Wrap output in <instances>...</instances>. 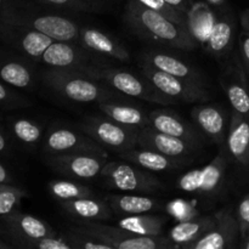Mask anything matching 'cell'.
I'll return each mask as SVG.
<instances>
[{
  "instance_id": "cell-1",
  "label": "cell",
  "mask_w": 249,
  "mask_h": 249,
  "mask_svg": "<svg viewBox=\"0 0 249 249\" xmlns=\"http://www.w3.org/2000/svg\"><path fill=\"white\" fill-rule=\"evenodd\" d=\"M124 22L136 36L152 43L181 50H194L199 45L189 27L172 21L139 0H128L124 9Z\"/></svg>"
},
{
  "instance_id": "cell-2",
  "label": "cell",
  "mask_w": 249,
  "mask_h": 249,
  "mask_svg": "<svg viewBox=\"0 0 249 249\" xmlns=\"http://www.w3.org/2000/svg\"><path fill=\"white\" fill-rule=\"evenodd\" d=\"M41 80L45 87L63 99L80 104H100L117 101L119 99V95L114 94L108 88L100 84V82L87 77L78 71L50 68L41 74Z\"/></svg>"
},
{
  "instance_id": "cell-3",
  "label": "cell",
  "mask_w": 249,
  "mask_h": 249,
  "mask_svg": "<svg viewBox=\"0 0 249 249\" xmlns=\"http://www.w3.org/2000/svg\"><path fill=\"white\" fill-rule=\"evenodd\" d=\"M82 73L97 82L107 83L125 96L158 105H172L178 102L177 100L156 89L145 77L140 78L128 71L105 66H92L83 71Z\"/></svg>"
},
{
  "instance_id": "cell-4",
  "label": "cell",
  "mask_w": 249,
  "mask_h": 249,
  "mask_svg": "<svg viewBox=\"0 0 249 249\" xmlns=\"http://www.w3.org/2000/svg\"><path fill=\"white\" fill-rule=\"evenodd\" d=\"M0 16L31 27L50 36L53 40L71 41V43L79 40V26L67 17L50 14H38L28 7L17 6L10 1L4 9L0 10Z\"/></svg>"
},
{
  "instance_id": "cell-5",
  "label": "cell",
  "mask_w": 249,
  "mask_h": 249,
  "mask_svg": "<svg viewBox=\"0 0 249 249\" xmlns=\"http://www.w3.org/2000/svg\"><path fill=\"white\" fill-rule=\"evenodd\" d=\"M228 158L219 153L209 164L190 170L178 180V187L187 194L198 195L206 198L221 196L226 185Z\"/></svg>"
},
{
  "instance_id": "cell-6",
  "label": "cell",
  "mask_w": 249,
  "mask_h": 249,
  "mask_svg": "<svg viewBox=\"0 0 249 249\" xmlns=\"http://www.w3.org/2000/svg\"><path fill=\"white\" fill-rule=\"evenodd\" d=\"M106 182L118 191L134 194H152L162 190L163 184L148 170L133 163L107 162L101 172Z\"/></svg>"
},
{
  "instance_id": "cell-7",
  "label": "cell",
  "mask_w": 249,
  "mask_h": 249,
  "mask_svg": "<svg viewBox=\"0 0 249 249\" xmlns=\"http://www.w3.org/2000/svg\"><path fill=\"white\" fill-rule=\"evenodd\" d=\"M56 231L41 219L15 211L0 216V237L12 248L26 249L31 241L56 235Z\"/></svg>"
},
{
  "instance_id": "cell-8",
  "label": "cell",
  "mask_w": 249,
  "mask_h": 249,
  "mask_svg": "<svg viewBox=\"0 0 249 249\" xmlns=\"http://www.w3.org/2000/svg\"><path fill=\"white\" fill-rule=\"evenodd\" d=\"M53 39L28 26L0 16V43L32 61H40Z\"/></svg>"
},
{
  "instance_id": "cell-9",
  "label": "cell",
  "mask_w": 249,
  "mask_h": 249,
  "mask_svg": "<svg viewBox=\"0 0 249 249\" xmlns=\"http://www.w3.org/2000/svg\"><path fill=\"white\" fill-rule=\"evenodd\" d=\"M82 129L87 135L94 139L100 145L117 153L135 148L140 129L123 125L111 118H88L82 124Z\"/></svg>"
},
{
  "instance_id": "cell-10",
  "label": "cell",
  "mask_w": 249,
  "mask_h": 249,
  "mask_svg": "<svg viewBox=\"0 0 249 249\" xmlns=\"http://www.w3.org/2000/svg\"><path fill=\"white\" fill-rule=\"evenodd\" d=\"M141 73L156 89L177 101L194 104L206 102L211 99V94L207 91L203 84L168 74L147 63L141 65Z\"/></svg>"
},
{
  "instance_id": "cell-11",
  "label": "cell",
  "mask_w": 249,
  "mask_h": 249,
  "mask_svg": "<svg viewBox=\"0 0 249 249\" xmlns=\"http://www.w3.org/2000/svg\"><path fill=\"white\" fill-rule=\"evenodd\" d=\"M91 53L82 45H73L71 41L55 40L41 55L40 61L50 68L72 70L83 72L92 66H104Z\"/></svg>"
},
{
  "instance_id": "cell-12",
  "label": "cell",
  "mask_w": 249,
  "mask_h": 249,
  "mask_svg": "<svg viewBox=\"0 0 249 249\" xmlns=\"http://www.w3.org/2000/svg\"><path fill=\"white\" fill-rule=\"evenodd\" d=\"M45 162L53 172L72 179L89 180L101 175L107 158L90 153L46 155Z\"/></svg>"
},
{
  "instance_id": "cell-13",
  "label": "cell",
  "mask_w": 249,
  "mask_h": 249,
  "mask_svg": "<svg viewBox=\"0 0 249 249\" xmlns=\"http://www.w3.org/2000/svg\"><path fill=\"white\" fill-rule=\"evenodd\" d=\"M45 155L62 153H90L107 158L104 146L87 134L77 133L67 128H56L50 130L43 143Z\"/></svg>"
},
{
  "instance_id": "cell-14",
  "label": "cell",
  "mask_w": 249,
  "mask_h": 249,
  "mask_svg": "<svg viewBox=\"0 0 249 249\" xmlns=\"http://www.w3.org/2000/svg\"><path fill=\"white\" fill-rule=\"evenodd\" d=\"M214 215L216 223L213 229L196 242L191 243L187 249H230L236 247L241 236L237 216L229 207Z\"/></svg>"
},
{
  "instance_id": "cell-15",
  "label": "cell",
  "mask_w": 249,
  "mask_h": 249,
  "mask_svg": "<svg viewBox=\"0 0 249 249\" xmlns=\"http://www.w3.org/2000/svg\"><path fill=\"white\" fill-rule=\"evenodd\" d=\"M138 146L157 151L170 157L185 158L191 160L192 156L198 151V146L182 139L168 135L156 130L152 126L140 129L138 138Z\"/></svg>"
},
{
  "instance_id": "cell-16",
  "label": "cell",
  "mask_w": 249,
  "mask_h": 249,
  "mask_svg": "<svg viewBox=\"0 0 249 249\" xmlns=\"http://www.w3.org/2000/svg\"><path fill=\"white\" fill-rule=\"evenodd\" d=\"M28 57L0 45V80L17 89L34 87V72Z\"/></svg>"
},
{
  "instance_id": "cell-17",
  "label": "cell",
  "mask_w": 249,
  "mask_h": 249,
  "mask_svg": "<svg viewBox=\"0 0 249 249\" xmlns=\"http://www.w3.org/2000/svg\"><path fill=\"white\" fill-rule=\"evenodd\" d=\"M194 124L204 136L218 145L226 143L229 124L228 113L216 105H198L191 111Z\"/></svg>"
},
{
  "instance_id": "cell-18",
  "label": "cell",
  "mask_w": 249,
  "mask_h": 249,
  "mask_svg": "<svg viewBox=\"0 0 249 249\" xmlns=\"http://www.w3.org/2000/svg\"><path fill=\"white\" fill-rule=\"evenodd\" d=\"M150 126L168 135L182 139L201 147L203 134L195 124L187 123L179 114L168 109H155L148 113Z\"/></svg>"
},
{
  "instance_id": "cell-19",
  "label": "cell",
  "mask_w": 249,
  "mask_h": 249,
  "mask_svg": "<svg viewBox=\"0 0 249 249\" xmlns=\"http://www.w3.org/2000/svg\"><path fill=\"white\" fill-rule=\"evenodd\" d=\"M119 157L125 162L133 163L148 172H169L179 169L189 164L191 160L185 158L170 157L150 148H131L125 152L118 153Z\"/></svg>"
},
{
  "instance_id": "cell-20",
  "label": "cell",
  "mask_w": 249,
  "mask_h": 249,
  "mask_svg": "<svg viewBox=\"0 0 249 249\" xmlns=\"http://www.w3.org/2000/svg\"><path fill=\"white\" fill-rule=\"evenodd\" d=\"M228 153L241 167H249V118L233 112L226 136Z\"/></svg>"
},
{
  "instance_id": "cell-21",
  "label": "cell",
  "mask_w": 249,
  "mask_h": 249,
  "mask_svg": "<svg viewBox=\"0 0 249 249\" xmlns=\"http://www.w3.org/2000/svg\"><path fill=\"white\" fill-rule=\"evenodd\" d=\"M79 43L85 49L97 55L112 57L122 62H128L130 60V53L125 46L99 29L88 27L80 28Z\"/></svg>"
},
{
  "instance_id": "cell-22",
  "label": "cell",
  "mask_w": 249,
  "mask_h": 249,
  "mask_svg": "<svg viewBox=\"0 0 249 249\" xmlns=\"http://www.w3.org/2000/svg\"><path fill=\"white\" fill-rule=\"evenodd\" d=\"M238 63H232L221 78V85L226 92L229 101L232 106L233 111L243 114L249 118V89L247 79L245 75V70L237 66Z\"/></svg>"
},
{
  "instance_id": "cell-23",
  "label": "cell",
  "mask_w": 249,
  "mask_h": 249,
  "mask_svg": "<svg viewBox=\"0 0 249 249\" xmlns=\"http://www.w3.org/2000/svg\"><path fill=\"white\" fill-rule=\"evenodd\" d=\"M141 58L143 60V63L151 65L152 67L168 73V74L203 84V77L196 68L191 67L186 62L179 60L175 56L169 55V53L157 50H148L142 53Z\"/></svg>"
},
{
  "instance_id": "cell-24",
  "label": "cell",
  "mask_w": 249,
  "mask_h": 249,
  "mask_svg": "<svg viewBox=\"0 0 249 249\" xmlns=\"http://www.w3.org/2000/svg\"><path fill=\"white\" fill-rule=\"evenodd\" d=\"M216 219L213 216H195L180 221L170 230L169 238L177 248L187 249L191 243L206 235L215 225Z\"/></svg>"
},
{
  "instance_id": "cell-25",
  "label": "cell",
  "mask_w": 249,
  "mask_h": 249,
  "mask_svg": "<svg viewBox=\"0 0 249 249\" xmlns=\"http://www.w3.org/2000/svg\"><path fill=\"white\" fill-rule=\"evenodd\" d=\"M60 206L78 220H106L111 218L113 212L107 201H102L96 196L62 201L60 202Z\"/></svg>"
},
{
  "instance_id": "cell-26",
  "label": "cell",
  "mask_w": 249,
  "mask_h": 249,
  "mask_svg": "<svg viewBox=\"0 0 249 249\" xmlns=\"http://www.w3.org/2000/svg\"><path fill=\"white\" fill-rule=\"evenodd\" d=\"M235 36V23L230 15L215 14L213 28L208 40L204 44L206 50L216 57H223L230 51Z\"/></svg>"
},
{
  "instance_id": "cell-27",
  "label": "cell",
  "mask_w": 249,
  "mask_h": 249,
  "mask_svg": "<svg viewBox=\"0 0 249 249\" xmlns=\"http://www.w3.org/2000/svg\"><path fill=\"white\" fill-rule=\"evenodd\" d=\"M113 213L119 215H136L156 211L160 207V201L139 195H109L106 197Z\"/></svg>"
},
{
  "instance_id": "cell-28",
  "label": "cell",
  "mask_w": 249,
  "mask_h": 249,
  "mask_svg": "<svg viewBox=\"0 0 249 249\" xmlns=\"http://www.w3.org/2000/svg\"><path fill=\"white\" fill-rule=\"evenodd\" d=\"M99 108L105 116L117 123L123 124V125L134 126L138 129L150 126L148 114H146L145 112L135 106L119 104L117 101H106L100 102Z\"/></svg>"
},
{
  "instance_id": "cell-29",
  "label": "cell",
  "mask_w": 249,
  "mask_h": 249,
  "mask_svg": "<svg viewBox=\"0 0 249 249\" xmlns=\"http://www.w3.org/2000/svg\"><path fill=\"white\" fill-rule=\"evenodd\" d=\"M214 19L215 14L208 5L203 2L192 5L191 10L187 14V27L197 43L202 45L207 43L213 28Z\"/></svg>"
},
{
  "instance_id": "cell-30",
  "label": "cell",
  "mask_w": 249,
  "mask_h": 249,
  "mask_svg": "<svg viewBox=\"0 0 249 249\" xmlns=\"http://www.w3.org/2000/svg\"><path fill=\"white\" fill-rule=\"evenodd\" d=\"M164 224L165 219L162 216L145 215V214L126 215L125 218L118 221V226L123 230L143 236L162 235Z\"/></svg>"
},
{
  "instance_id": "cell-31",
  "label": "cell",
  "mask_w": 249,
  "mask_h": 249,
  "mask_svg": "<svg viewBox=\"0 0 249 249\" xmlns=\"http://www.w3.org/2000/svg\"><path fill=\"white\" fill-rule=\"evenodd\" d=\"M7 128L10 135L26 147H36L43 136L40 124L28 118H9Z\"/></svg>"
},
{
  "instance_id": "cell-32",
  "label": "cell",
  "mask_w": 249,
  "mask_h": 249,
  "mask_svg": "<svg viewBox=\"0 0 249 249\" xmlns=\"http://www.w3.org/2000/svg\"><path fill=\"white\" fill-rule=\"evenodd\" d=\"M49 192L58 202L95 196L91 189L73 180H53L49 184Z\"/></svg>"
},
{
  "instance_id": "cell-33",
  "label": "cell",
  "mask_w": 249,
  "mask_h": 249,
  "mask_svg": "<svg viewBox=\"0 0 249 249\" xmlns=\"http://www.w3.org/2000/svg\"><path fill=\"white\" fill-rule=\"evenodd\" d=\"M63 237L73 249H113L83 226L70 229L63 233Z\"/></svg>"
},
{
  "instance_id": "cell-34",
  "label": "cell",
  "mask_w": 249,
  "mask_h": 249,
  "mask_svg": "<svg viewBox=\"0 0 249 249\" xmlns=\"http://www.w3.org/2000/svg\"><path fill=\"white\" fill-rule=\"evenodd\" d=\"M27 197L26 190L11 184H0V216L17 211L22 199Z\"/></svg>"
},
{
  "instance_id": "cell-35",
  "label": "cell",
  "mask_w": 249,
  "mask_h": 249,
  "mask_svg": "<svg viewBox=\"0 0 249 249\" xmlns=\"http://www.w3.org/2000/svg\"><path fill=\"white\" fill-rule=\"evenodd\" d=\"M39 1L51 6L82 12H101L107 6L102 0H39Z\"/></svg>"
},
{
  "instance_id": "cell-36",
  "label": "cell",
  "mask_w": 249,
  "mask_h": 249,
  "mask_svg": "<svg viewBox=\"0 0 249 249\" xmlns=\"http://www.w3.org/2000/svg\"><path fill=\"white\" fill-rule=\"evenodd\" d=\"M139 1L142 2L143 5H146L150 9L160 12V14L168 17L172 21L177 22V23L181 24V26L187 27V15L185 12L180 11V10L175 9L174 6L168 4L165 0H139Z\"/></svg>"
},
{
  "instance_id": "cell-37",
  "label": "cell",
  "mask_w": 249,
  "mask_h": 249,
  "mask_svg": "<svg viewBox=\"0 0 249 249\" xmlns=\"http://www.w3.org/2000/svg\"><path fill=\"white\" fill-rule=\"evenodd\" d=\"M29 101L15 91L12 87L0 80V108L15 109L29 106Z\"/></svg>"
},
{
  "instance_id": "cell-38",
  "label": "cell",
  "mask_w": 249,
  "mask_h": 249,
  "mask_svg": "<svg viewBox=\"0 0 249 249\" xmlns=\"http://www.w3.org/2000/svg\"><path fill=\"white\" fill-rule=\"evenodd\" d=\"M167 209L174 218L179 219L180 221L187 220V219L195 218V216H198L196 208H195L192 204L187 203V202L185 201H181V199L170 202L167 206Z\"/></svg>"
},
{
  "instance_id": "cell-39",
  "label": "cell",
  "mask_w": 249,
  "mask_h": 249,
  "mask_svg": "<svg viewBox=\"0 0 249 249\" xmlns=\"http://www.w3.org/2000/svg\"><path fill=\"white\" fill-rule=\"evenodd\" d=\"M236 216H237L238 225H240L241 237H247L249 235V194L241 199Z\"/></svg>"
},
{
  "instance_id": "cell-40",
  "label": "cell",
  "mask_w": 249,
  "mask_h": 249,
  "mask_svg": "<svg viewBox=\"0 0 249 249\" xmlns=\"http://www.w3.org/2000/svg\"><path fill=\"white\" fill-rule=\"evenodd\" d=\"M238 45H240L241 60H242V67L245 72L249 75V32L243 29L238 38Z\"/></svg>"
},
{
  "instance_id": "cell-41",
  "label": "cell",
  "mask_w": 249,
  "mask_h": 249,
  "mask_svg": "<svg viewBox=\"0 0 249 249\" xmlns=\"http://www.w3.org/2000/svg\"><path fill=\"white\" fill-rule=\"evenodd\" d=\"M11 155V142L9 140V134L5 130L4 125L0 122V156H6Z\"/></svg>"
},
{
  "instance_id": "cell-42",
  "label": "cell",
  "mask_w": 249,
  "mask_h": 249,
  "mask_svg": "<svg viewBox=\"0 0 249 249\" xmlns=\"http://www.w3.org/2000/svg\"><path fill=\"white\" fill-rule=\"evenodd\" d=\"M168 4H170L172 6H174L175 9L180 10V11L185 12V14H189V11L192 7V2L190 0H165Z\"/></svg>"
},
{
  "instance_id": "cell-43",
  "label": "cell",
  "mask_w": 249,
  "mask_h": 249,
  "mask_svg": "<svg viewBox=\"0 0 249 249\" xmlns=\"http://www.w3.org/2000/svg\"><path fill=\"white\" fill-rule=\"evenodd\" d=\"M0 184H11L15 185V180L9 170L0 163Z\"/></svg>"
},
{
  "instance_id": "cell-44",
  "label": "cell",
  "mask_w": 249,
  "mask_h": 249,
  "mask_svg": "<svg viewBox=\"0 0 249 249\" xmlns=\"http://www.w3.org/2000/svg\"><path fill=\"white\" fill-rule=\"evenodd\" d=\"M241 21H242L243 29H246V31L249 32V10L242 15V17H241Z\"/></svg>"
},
{
  "instance_id": "cell-45",
  "label": "cell",
  "mask_w": 249,
  "mask_h": 249,
  "mask_svg": "<svg viewBox=\"0 0 249 249\" xmlns=\"http://www.w3.org/2000/svg\"><path fill=\"white\" fill-rule=\"evenodd\" d=\"M10 248H12L11 246H10L7 242H5V241L0 237V249H10Z\"/></svg>"
},
{
  "instance_id": "cell-46",
  "label": "cell",
  "mask_w": 249,
  "mask_h": 249,
  "mask_svg": "<svg viewBox=\"0 0 249 249\" xmlns=\"http://www.w3.org/2000/svg\"><path fill=\"white\" fill-rule=\"evenodd\" d=\"M242 240H243V242H242V245H241V247H243V248H246V249H249V235L247 236V237L242 238Z\"/></svg>"
},
{
  "instance_id": "cell-47",
  "label": "cell",
  "mask_w": 249,
  "mask_h": 249,
  "mask_svg": "<svg viewBox=\"0 0 249 249\" xmlns=\"http://www.w3.org/2000/svg\"><path fill=\"white\" fill-rule=\"evenodd\" d=\"M9 2V0H0V10L4 9L6 6V4Z\"/></svg>"
}]
</instances>
